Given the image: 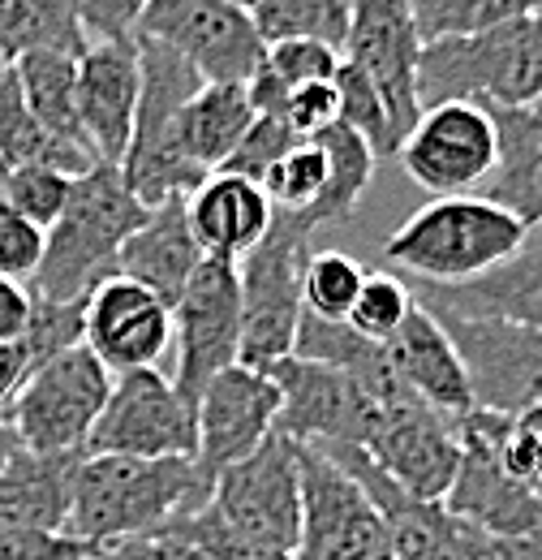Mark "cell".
<instances>
[{
    "label": "cell",
    "mask_w": 542,
    "mask_h": 560,
    "mask_svg": "<svg viewBox=\"0 0 542 560\" xmlns=\"http://www.w3.org/2000/svg\"><path fill=\"white\" fill-rule=\"evenodd\" d=\"M466 526V522H461ZM466 560H542V544L530 539H499L466 526Z\"/></svg>",
    "instance_id": "51"
},
{
    "label": "cell",
    "mask_w": 542,
    "mask_h": 560,
    "mask_svg": "<svg viewBox=\"0 0 542 560\" xmlns=\"http://www.w3.org/2000/svg\"><path fill=\"white\" fill-rule=\"evenodd\" d=\"M255 117L259 113H255L250 91L241 82H203L177 117L181 151L203 173H220L228 164V155L241 147L246 130L255 126Z\"/></svg>",
    "instance_id": "29"
},
{
    "label": "cell",
    "mask_w": 542,
    "mask_h": 560,
    "mask_svg": "<svg viewBox=\"0 0 542 560\" xmlns=\"http://www.w3.org/2000/svg\"><path fill=\"white\" fill-rule=\"evenodd\" d=\"M340 57L375 82V91L388 100L401 135H409L422 117V104H417L422 39H417L409 0H353Z\"/></svg>",
    "instance_id": "19"
},
{
    "label": "cell",
    "mask_w": 542,
    "mask_h": 560,
    "mask_svg": "<svg viewBox=\"0 0 542 560\" xmlns=\"http://www.w3.org/2000/svg\"><path fill=\"white\" fill-rule=\"evenodd\" d=\"M86 457H190L199 453V410L160 366L113 375V393L86 435Z\"/></svg>",
    "instance_id": "8"
},
{
    "label": "cell",
    "mask_w": 542,
    "mask_h": 560,
    "mask_svg": "<svg viewBox=\"0 0 542 560\" xmlns=\"http://www.w3.org/2000/svg\"><path fill=\"white\" fill-rule=\"evenodd\" d=\"M61 4L82 26L86 44H99V39H134L138 18L151 0H61Z\"/></svg>",
    "instance_id": "48"
},
{
    "label": "cell",
    "mask_w": 542,
    "mask_h": 560,
    "mask_svg": "<svg viewBox=\"0 0 542 560\" xmlns=\"http://www.w3.org/2000/svg\"><path fill=\"white\" fill-rule=\"evenodd\" d=\"M530 229L486 195H452L417 208L384 242V259L426 284H466L508 264Z\"/></svg>",
    "instance_id": "4"
},
{
    "label": "cell",
    "mask_w": 542,
    "mask_h": 560,
    "mask_svg": "<svg viewBox=\"0 0 542 560\" xmlns=\"http://www.w3.org/2000/svg\"><path fill=\"white\" fill-rule=\"evenodd\" d=\"M4 73H9V61H4V57H0V78H4Z\"/></svg>",
    "instance_id": "59"
},
{
    "label": "cell",
    "mask_w": 542,
    "mask_h": 560,
    "mask_svg": "<svg viewBox=\"0 0 542 560\" xmlns=\"http://www.w3.org/2000/svg\"><path fill=\"white\" fill-rule=\"evenodd\" d=\"M13 78L26 108L48 135L91 147L78 126V57L73 52H31L13 61Z\"/></svg>",
    "instance_id": "32"
},
{
    "label": "cell",
    "mask_w": 542,
    "mask_h": 560,
    "mask_svg": "<svg viewBox=\"0 0 542 560\" xmlns=\"http://www.w3.org/2000/svg\"><path fill=\"white\" fill-rule=\"evenodd\" d=\"M495 457L499 466L534 491L542 483V406H530L521 415H495Z\"/></svg>",
    "instance_id": "42"
},
{
    "label": "cell",
    "mask_w": 542,
    "mask_h": 560,
    "mask_svg": "<svg viewBox=\"0 0 542 560\" xmlns=\"http://www.w3.org/2000/svg\"><path fill=\"white\" fill-rule=\"evenodd\" d=\"M173 346H177V393L199 406L203 388L241 358V284L237 259L207 255L181 298L173 302Z\"/></svg>",
    "instance_id": "10"
},
{
    "label": "cell",
    "mask_w": 542,
    "mask_h": 560,
    "mask_svg": "<svg viewBox=\"0 0 542 560\" xmlns=\"http://www.w3.org/2000/svg\"><path fill=\"white\" fill-rule=\"evenodd\" d=\"M69 195H73V177L61 168H44V164H22V168H9V182H4V203L13 211H22L26 220H35L39 229H52L61 220V211L69 208Z\"/></svg>",
    "instance_id": "41"
},
{
    "label": "cell",
    "mask_w": 542,
    "mask_h": 560,
    "mask_svg": "<svg viewBox=\"0 0 542 560\" xmlns=\"http://www.w3.org/2000/svg\"><path fill=\"white\" fill-rule=\"evenodd\" d=\"M82 346L113 375L155 366L173 350V306L130 277L99 280L86 298Z\"/></svg>",
    "instance_id": "20"
},
{
    "label": "cell",
    "mask_w": 542,
    "mask_h": 560,
    "mask_svg": "<svg viewBox=\"0 0 542 560\" xmlns=\"http://www.w3.org/2000/svg\"><path fill=\"white\" fill-rule=\"evenodd\" d=\"M82 332H86V298L82 302H57V298H44L31 289V324L22 332V353L31 366L57 358L66 350L82 346Z\"/></svg>",
    "instance_id": "39"
},
{
    "label": "cell",
    "mask_w": 542,
    "mask_h": 560,
    "mask_svg": "<svg viewBox=\"0 0 542 560\" xmlns=\"http://www.w3.org/2000/svg\"><path fill=\"white\" fill-rule=\"evenodd\" d=\"M542 95V18L521 13L491 31L422 44L417 104L534 108Z\"/></svg>",
    "instance_id": "2"
},
{
    "label": "cell",
    "mask_w": 542,
    "mask_h": 560,
    "mask_svg": "<svg viewBox=\"0 0 542 560\" xmlns=\"http://www.w3.org/2000/svg\"><path fill=\"white\" fill-rule=\"evenodd\" d=\"M113 393V371L86 350H66L26 371L4 415L31 453H82Z\"/></svg>",
    "instance_id": "7"
},
{
    "label": "cell",
    "mask_w": 542,
    "mask_h": 560,
    "mask_svg": "<svg viewBox=\"0 0 542 560\" xmlns=\"http://www.w3.org/2000/svg\"><path fill=\"white\" fill-rule=\"evenodd\" d=\"M99 557L108 560H211L203 548H195L186 535L177 530H155V535H138V539H121L113 548H104Z\"/></svg>",
    "instance_id": "49"
},
{
    "label": "cell",
    "mask_w": 542,
    "mask_h": 560,
    "mask_svg": "<svg viewBox=\"0 0 542 560\" xmlns=\"http://www.w3.org/2000/svg\"><path fill=\"white\" fill-rule=\"evenodd\" d=\"M86 552L57 530H0V560H69Z\"/></svg>",
    "instance_id": "50"
},
{
    "label": "cell",
    "mask_w": 542,
    "mask_h": 560,
    "mask_svg": "<svg viewBox=\"0 0 542 560\" xmlns=\"http://www.w3.org/2000/svg\"><path fill=\"white\" fill-rule=\"evenodd\" d=\"M293 142H302L284 121H275V117H255V126L246 130V139L241 147L228 155V164L220 168V173H237V177H250V182H263L268 177V168L293 147Z\"/></svg>",
    "instance_id": "46"
},
{
    "label": "cell",
    "mask_w": 542,
    "mask_h": 560,
    "mask_svg": "<svg viewBox=\"0 0 542 560\" xmlns=\"http://www.w3.org/2000/svg\"><path fill=\"white\" fill-rule=\"evenodd\" d=\"M4 182H9V160L0 155V195H4Z\"/></svg>",
    "instance_id": "55"
},
{
    "label": "cell",
    "mask_w": 542,
    "mask_h": 560,
    "mask_svg": "<svg viewBox=\"0 0 542 560\" xmlns=\"http://www.w3.org/2000/svg\"><path fill=\"white\" fill-rule=\"evenodd\" d=\"M211 509L237 535L280 548V552H297V539H302V462H297V444L271 431L246 462L228 466L215 479Z\"/></svg>",
    "instance_id": "12"
},
{
    "label": "cell",
    "mask_w": 542,
    "mask_h": 560,
    "mask_svg": "<svg viewBox=\"0 0 542 560\" xmlns=\"http://www.w3.org/2000/svg\"><path fill=\"white\" fill-rule=\"evenodd\" d=\"M82 453L22 448L0 466V530H57L66 535L73 475Z\"/></svg>",
    "instance_id": "27"
},
{
    "label": "cell",
    "mask_w": 542,
    "mask_h": 560,
    "mask_svg": "<svg viewBox=\"0 0 542 560\" xmlns=\"http://www.w3.org/2000/svg\"><path fill=\"white\" fill-rule=\"evenodd\" d=\"M224 4H237V9H246V13H250V9L259 4V0H224Z\"/></svg>",
    "instance_id": "56"
},
{
    "label": "cell",
    "mask_w": 542,
    "mask_h": 560,
    "mask_svg": "<svg viewBox=\"0 0 542 560\" xmlns=\"http://www.w3.org/2000/svg\"><path fill=\"white\" fill-rule=\"evenodd\" d=\"M491 431H495L491 410H470L457 422L461 466H457V479L444 495V509L482 535L542 544V500L499 466Z\"/></svg>",
    "instance_id": "13"
},
{
    "label": "cell",
    "mask_w": 542,
    "mask_h": 560,
    "mask_svg": "<svg viewBox=\"0 0 542 560\" xmlns=\"http://www.w3.org/2000/svg\"><path fill=\"white\" fill-rule=\"evenodd\" d=\"M340 61L344 57H340V48H332V44H319V39H280V44H268L259 70L268 73L271 82H280L284 91H293V86H306V82H332Z\"/></svg>",
    "instance_id": "43"
},
{
    "label": "cell",
    "mask_w": 542,
    "mask_h": 560,
    "mask_svg": "<svg viewBox=\"0 0 542 560\" xmlns=\"http://www.w3.org/2000/svg\"><path fill=\"white\" fill-rule=\"evenodd\" d=\"M526 4H530V13H539L542 18V0H526Z\"/></svg>",
    "instance_id": "58"
},
{
    "label": "cell",
    "mask_w": 542,
    "mask_h": 560,
    "mask_svg": "<svg viewBox=\"0 0 542 560\" xmlns=\"http://www.w3.org/2000/svg\"><path fill=\"white\" fill-rule=\"evenodd\" d=\"M413 302L431 315H457V319H504L517 328L542 332V233H530L526 246L491 268L486 277L466 284H426L413 280Z\"/></svg>",
    "instance_id": "23"
},
{
    "label": "cell",
    "mask_w": 542,
    "mask_h": 560,
    "mask_svg": "<svg viewBox=\"0 0 542 560\" xmlns=\"http://www.w3.org/2000/svg\"><path fill=\"white\" fill-rule=\"evenodd\" d=\"M268 190L271 208L280 215H306L319 203L323 186H328V155L315 139L293 142L275 164L268 168V177L259 182Z\"/></svg>",
    "instance_id": "38"
},
{
    "label": "cell",
    "mask_w": 542,
    "mask_h": 560,
    "mask_svg": "<svg viewBox=\"0 0 542 560\" xmlns=\"http://www.w3.org/2000/svg\"><path fill=\"white\" fill-rule=\"evenodd\" d=\"M384 346H388V358H392L401 384L417 401H426L435 415L461 422L474 410V388H470L466 362H461V353L452 346L448 328L426 306L413 302L405 328L392 341H384Z\"/></svg>",
    "instance_id": "24"
},
{
    "label": "cell",
    "mask_w": 542,
    "mask_h": 560,
    "mask_svg": "<svg viewBox=\"0 0 542 560\" xmlns=\"http://www.w3.org/2000/svg\"><path fill=\"white\" fill-rule=\"evenodd\" d=\"M499 155L486 199L508 208L530 233H542V108H491Z\"/></svg>",
    "instance_id": "28"
},
{
    "label": "cell",
    "mask_w": 542,
    "mask_h": 560,
    "mask_svg": "<svg viewBox=\"0 0 542 560\" xmlns=\"http://www.w3.org/2000/svg\"><path fill=\"white\" fill-rule=\"evenodd\" d=\"M499 155L495 117L482 104H435L417 117V126L405 135L397 160L405 173L431 190L435 199L470 195L486 186Z\"/></svg>",
    "instance_id": "14"
},
{
    "label": "cell",
    "mask_w": 542,
    "mask_h": 560,
    "mask_svg": "<svg viewBox=\"0 0 542 560\" xmlns=\"http://www.w3.org/2000/svg\"><path fill=\"white\" fill-rule=\"evenodd\" d=\"M211 500V483L190 457H86L73 475L66 535L86 552L155 535Z\"/></svg>",
    "instance_id": "1"
},
{
    "label": "cell",
    "mask_w": 542,
    "mask_h": 560,
    "mask_svg": "<svg viewBox=\"0 0 542 560\" xmlns=\"http://www.w3.org/2000/svg\"><path fill=\"white\" fill-rule=\"evenodd\" d=\"M168 530L186 535V539H190L195 548H203L211 560H297V552H280V548H268V544H255V539L237 535L233 526H224L220 513L211 509V500H207L199 513L173 522Z\"/></svg>",
    "instance_id": "44"
},
{
    "label": "cell",
    "mask_w": 542,
    "mask_h": 560,
    "mask_svg": "<svg viewBox=\"0 0 542 560\" xmlns=\"http://www.w3.org/2000/svg\"><path fill=\"white\" fill-rule=\"evenodd\" d=\"M413 311V289L397 272H366V284L349 311V328L370 341H392Z\"/></svg>",
    "instance_id": "40"
},
{
    "label": "cell",
    "mask_w": 542,
    "mask_h": 560,
    "mask_svg": "<svg viewBox=\"0 0 542 560\" xmlns=\"http://www.w3.org/2000/svg\"><path fill=\"white\" fill-rule=\"evenodd\" d=\"M302 462V539L297 560H384L388 526L362 483L315 444H297Z\"/></svg>",
    "instance_id": "11"
},
{
    "label": "cell",
    "mask_w": 542,
    "mask_h": 560,
    "mask_svg": "<svg viewBox=\"0 0 542 560\" xmlns=\"http://www.w3.org/2000/svg\"><path fill=\"white\" fill-rule=\"evenodd\" d=\"M31 52H86V35L61 0H0V57L13 66Z\"/></svg>",
    "instance_id": "33"
},
{
    "label": "cell",
    "mask_w": 542,
    "mask_h": 560,
    "mask_svg": "<svg viewBox=\"0 0 542 560\" xmlns=\"http://www.w3.org/2000/svg\"><path fill=\"white\" fill-rule=\"evenodd\" d=\"M31 324V284L0 277V341H22Z\"/></svg>",
    "instance_id": "52"
},
{
    "label": "cell",
    "mask_w": 542,
    "mask_h": 560,
    "mask_svg": "<svg viewBox=\"0 0 542 560\" xmlns=\"http://www.w3.org/2000/svg\"><path fill=\"white\" fill-rule=\"evenodd\" d=\"M186 215H190V229L203 255L241 259L268 237L275 208L259 182L237 177V173H211L186 199Z\"/></svg>",
    "instance_id": "25"
},
{
    "label": "cell",
    "mask_w": 542,
    "mask_h": 560,
    "mask_svg": "<svg viewBox=\"0 0 542 560\" xmlns=\"http://www.w3.org/2000/svg\"><path fill=\"white\" fill-rule=\"evenodd\" d=\"M146 211L151 208H142L126 186L121 164H95L91 173L73 177L69 208L48 229V250L31 289L57 302L91 298L99 280L117 277V255Z\"/></svg>",
    "instance_id": "3"
},
{
    "label": "cell",
    "mask_w": 542,
    "mask_h": 560,
    "mask_svg": "<svg viewBox=\"0 0 542 560\" xmlns=\"http://www.w3.org/2000/svg\"><path fill=\"white\" fill-rule=\"evenodd\" d=\"M366 284V268L344 250H310L302 277V311L315 319L349 324V311Z\"/></svg>",
    "instance_id": "37"
},
{
    "label": "cell",
    "mask_w": 542,
    "mask_h": 560,
    "mask_svg": "<svg viewBox=\"0 0 542 560\" xmlns=\"http://www.w3.org/2000/svg\"><path fill=\"white\" fill-rule=\"evenodd\" d=\"M362 448L397 488L417 500H444L457 479V466H461L457 422L435 415L417 397H405V401L379 410V422Z\"/></svg>",
    "instance_id": "17"
},
{
    "label": "cell",
    "mask_w": 542,
    "mask_h": 560,
    "mask_svg": "<svg viewBox=\"0 0 542 560\" xmlns=\"http://www.w3.org/2000/svg\"><path fill=\"white\" fill-rule=\"evenodd\" d=\"M337 95H340V126H349L357 139L366 142V147L375 151V160H397L405 135H401V126H397L388 100L375 91V82L357 70V66L340 61Z\"/></svg>",
    "instance_id": "35"
},
{
    "label": "cell",
    "mask_w": 542,
    "mask_h": 560,
    "mask_svg": "<svg viewBox=\"0 0 542 560\" xmlns=\"http://www.w3.org/2000/svg\"><path fill=\"white\" fill-rule=\"evenodd\" d=\"M199 453L195 466L203 470V479L215 488V479L246 462L271 431L280 415V388L268 371L259 366H241L233 362L228 371H220L199 397Z\"/></svg>",
    "instance_id": "18"
},
{
    "label": "cell",
    "mask_w": 542,
    "mask_h": 560,
    "mask_svg": "<svg viewBox=\"0 0 542 560\" xmlns=\"http://www.w3.org/2000/svg\"><path fill=\"white\" fill-rule=\"evenodd\" d=\"M534 495H539V500H542V483H539V488H534Z\"/></svg>",
    "instance_id": "60"
},
{
    "label": "cell",
    "mask_w": 542,
    "mask_h": 560,
    "mask_svg": "<svg viewBox=\"0 0 542 560\" xmlns=\"http://www.w3.org/2000/svg\"><path fill=\"white\" fill-rule=\"evenodd\" d=\"M26 371H31V362H26V353H22V346L13 341H0V410L9 406V397L17 393V384L26 380Z\"/></svg>",
    "instance_id": "53"
},
{
    "label": "cell",
    "mask_w": 542,
    "mask_h": 560,
    "mask_svg": "<svg viewBox=\"0 0 542 560\" xmlns=\"http://www.w3.org/2000/svg\"><path fill=\"white\" fill-rule=\"evenodd\" d=\"M466 362L474 410L521 415L542 406V332L504 324V319H457L435 315Z\"/></svg>",
    "instance_id": "16"
},
{
    "label": "cell",
    "mask_w": 542,
    "mask_h": 560,
    "mask_svg": "<svg viewBox=\"0 0 542 560\" xmlns=\"http://www.w3.org/2000/svg\"><path fill=\"white\" fill-rule=\"evenodd\" d=\"M534 108H542V95H539V104H534Z\"/></svg>",
    "instance_id": "61"
},
{
    "label": "cell",
    "mask_w": 542,
    "mask_h": 560,
    "mask_svg": "<svg viewBox=\"0 0 542 560\" xmlns=\"http://www.w3.org/2000/svg\"><path fill=\"white\" fill-rule=\"evenodd\" d=\"M280 121H284L297 139H315V135H323L328 126H337L340 121L337 78H332V82H306V86H293V91L284 95Z\"/></svg>",
    "instance_id": "47"
},
{
    "label": "cell",
    "mask_w": 542,
    "mask_h": 560,
    "mask_svg": "<svg viewBox=\"0 0 542 560\" xmlns=\"http://www.w3.org/2000/svg\"><path fill=\"white\" fill-rule=\"evenodd\" d=\"M315 142L328 155V186H323L319 203L306 211V215H297V220L310 233H323V229H337L344 220H353V211L362 203V195H366L379 160H375V151L366 142L357 139L349 126H340V121L328 126L323 135H315Z\"/></svg>",
    "instance_id": "31"
},
{
    "label": "cell",
    "mask_w": 542,
    "mask_h": 560,
    "mask_svg": "<svg viewBox=\"0 0 542 560\" xmlns=\"http://www.w3.org/2000/svg\"><path fill=\"white\" fill-rule=\"evenodd\" d=\"M315 233L297 215L271 220L268 237L237 259L241 284V366H271L293 353L302 324V277Z\"/></svg>",
    "instance_id": "6"
},
{
    "label": "cell",
    "mask_w": 542,
    "mask_h": 560,
    "mask_svg": "<svg viewBox=\"0 0 542 560\" xmlns=\"http://www.w3.org/2000/svg\"><path fill=\"white\" fill-rule=\"evenodd\" d=\"M69 560H108V557H99V552H78V557H69Z\"/></svg>",
    "instance_id": "57"
},
{
    "label": "cell",
    "mask_w": 542,
    "mask_h": 560,
    "mask_svg": "<svg viewBox=\"0 0 542 560\" xmlns=\"http://www.w3.org/2000/svg\"><path fill=\"white\" fill-rule=\"evenodd\" d=\"M44 250H48V229H39L35 220H26L0 199V277L31 284L44 264Z\"/></svg>",
    "instance_id": "45"
},
{
    "label": "cell",
    "mask_w": 542,
    "mask_h": 560,
    "mask_svg": "<svg viewBox=\"0 0 542 560\" xmlns=\"http://www.w3.org/2000/svg\"><path fill=\"white\" fill-rule=\"evenodd\" d=\"M413 26L422 44H439V39H461L491 31L499 22H512L521 13H530L526 0H409Z\"/></svg>",
    "instance_id": "36"
},
{
    "label": "cell",
    "mask_w": 542,
    "mask_h": 560,
    "mask_svg": "<svg viewBox=\"0 0 542 560\" xmlns=\"http://www.w3.org/2000/svg\"><path fill=\"white\" fill-rule=\"evenodd\" d=\"M0 155L9 160V168L44 164V168H61L69 177H82V173H91V168L99 164L91 147L57 139V135H48V130L35 121V113L26 108V100H22V91H17L13 66L0 78Z\"/></svg>",
    "instance_id": "30"
},
{
    "label": "cell",
    "mask_w": 542,
    "mask_h": 560,
    "mask_svg": "<svg viewBox=\"0 0 542 560\" xmlns=\"http://www.w3.org/2000/svg\"><path fill=\"white\" fill-rule=\"evenodd\" d=\"M315 448L340 462L375 500L397 560H466V526L444 509V500H417L401 491L357 444H315Z\"/></svg>",
    "instance_id": "22"
},
{
    "label": "cell",
    "mask_w": 542,
    "mask_h": 560,
    "mask_svg": "<svg viewBox=\"0 0 542 560\" xmlns=\"http://www.w3.org/2000/svg\"><path fill=\"white\" fill-rule=\"evenodd\" d=\"M280 388L275 435L293 444H366L379 422V406L337 366L310 358H280L263 366Z\"/></svg>",
    "instance_id": "15"
},
{
    "label": "cell",
    "mask_w": 542,
    "mask_h": 560,
    "mask_svg": "<svg viewBox=\"0 0 542 560\" xmlns=\"http://www.w3.org/2000/svg\"><path fill=\"white\" fill-rule=\"evenodd\" d=\"M203 259L207 255L199 250L190 215H186V199H168V203L146 211V220L126 237V246L117 255V277L146 284L151 293H160L173 306Z\"/></svg>",
    "instance_id": "26"
},
{
    "label": "cell",
    "mask_w": 542,
    "mask_h": 560,
    "mask_svg": "<svg viewBox=\"0 0 542 560\" xmlns=\"http://www.w3.org/2000/svg\"><path fill=\"white\" fill-rule=\"evenodd\" d=\"M142 61V100H138L130 151L121 160V177L142 208H160L168 199H190L211 173H203L177 139V117L203 78L190 70L173 48L138 39Z\"/></svg>",
    "instance_id": "5"
},
{
    "label": "cell",
    "mask_w": 542,
    "mask_h": 560,
    "mask_svg": "<svg viewBox=\"0 0 542 560\" xmlns=\"http://www.w3.org/2000/svg\"><path fill=\"white\" fill-rule=\"evenodd\" d=\"M17 453H22V440H17V431L9 427V415L0 410V466H4V462H13Z\"/></svg>",
    "instance_id": "54"
},
{
    "label": "cell",
    "mask_w": 542,
    "mask_h": 560,
    "mask_svg": "<svg viewBox=\"0 0 542 560\" xmlns=\"http://www.w3.org/2000/svg\"><path fill=\"white\" fill-rule=\"evenodd\" d=\"M384 560H397V557H384Z\"/></svg>",
    "instance_id": "62"
},
{
    "label": "cell",
    "mask_w": 542,
    "mask_h": 560,
    "mask_svg": "<svg viewBox=\"0 0 542 560\" xmlns=\"http://www.w3.org/2000/svg\"><path fill=\"white\" fill-rule=\"evenodd\" d=\"M142 100L138 39H99L78 57V126L99 164H121Z\"/></svg>",
    "instance_id": "21"
},
{
    "label": "cell",
    "mask_w": 542,
    "mask_h": 560,
    "mask_svg": "<svg viewBox=\"0 0 542 560\" xmlns=\"http://www.w3.org/2000/svg\"><path fill=\"white\" fill-rule=\"evenodd\" d=\"M134 39L173 48L203 82H250L263 66V35L255 18L224 0H151Z\"/></svg>",
    "instance_id": "9"
},
{
    "label": "cell",
    "mask_w": 542,
    "mask_h": 560,
    "mask_svg": "<svg viewBox=\"0 0 542 560\" xmlns=\"http://www.w3.org/2000/svg\"><path fill=\"white\" fill-rule=\"evenodd\" d=\"M349 13H353V0H259L250 9L263 44L319 39V44H332V48H344Z\"/></svg>",
    "instance_id": "34"
}]
</instances>
